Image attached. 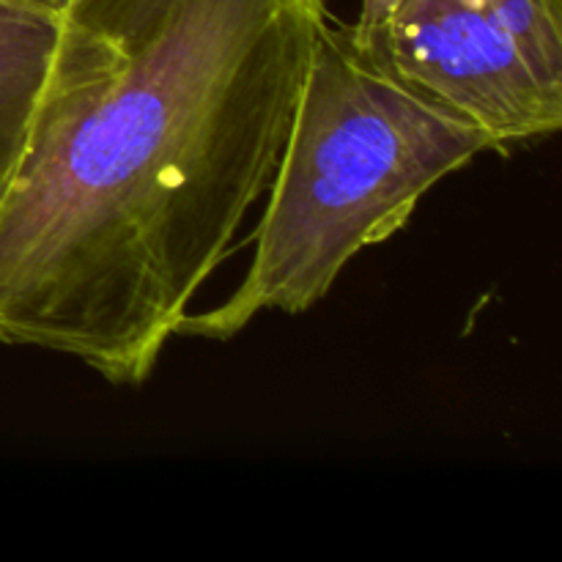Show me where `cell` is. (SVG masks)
Listing matches in <instances>:
<instances>
[{
  "label": "cell",
  "instance_id": "cell-1",
  "mask_svg": "<svg viewBox=\"0 0 562 562\" xmlns=\"http://www.w3.org/2000/svg\"><path fill=\"white\" fill-rule=\"evenodd\" d=\"M329 0H69L0 187V346L151 379L267 195Z\"/></svg>",
  "mask_w": 562,
  "mask_h": 562
},
{
  "label": "cell",
  "instance_id": "cell-7",
  "mask_svg": "<svg viewBox=\"0 0 562 562\" xmlns=\"http://www.w3.org/2000/svg\"><path fill=\"white\" fill-rule=\"evenodd\" d=\"M33 3H42V5H49V9L60 11L66 3H69V0H33Z\"/></svg>",
  "mask_w": 562,
  "mask_h": 562
},
{
  "label": "cell",
  "instance_id": "cell-4",
  "mask_svg": "<svg viewBox=\"0 0 562 562\" xmlns=\"http://www.w3.org/2000/svg\"><path fill=\"white\" fill-rule=\"evenodd\" d=\"M60 11L33 0H0V187L9 179L58 42Z\"/></svg>",
  "mask_w": 562,
  "mask_h": 562
},
{
  "label": "cell",
  "instance_id": "cell-6",
  "mask_svg": "<svg viewBox=\"0 0 562 562\" xmlns=\"http://www.w3.org/2000/svg\"><path fill=\"white\" fill-rule=\"evenodd\" d=\"M401 3H404V0H360V16H357L355 25L360 27L362 33L379 31V27L398 11Z\"/></svg>",
  "mask_w": 562,
  "mask_h": 562
},
{
  "label": "cell",
  "instance_id": "cell-5",
  "mask_svg": "<svg viewBox=\"0 0 562 562\" xmlns=\"http://www.w3.org/2000/svg\"><path fill=\"white\" fill-rule=\"evenodd\" d=\"M508 25L552 86L562 88V0H477Z\"/></svg>",
  "mask_w": 562,
  "mask_h": 562
},
{
  "label": "cell",
  "instance_id": "cell-3",
  "mask_svg": "<svg viewBox=\"0 0 562 562\" xmlns=\"http://www.w3.org/2000/svg\"><path fill=\"white\" fill-rule=\"evenodd\" d=\"M362 36L404 80L486 130L499 151L562 126V88L477 0H404L379 31Z\"/></svg>",
  "mask_w": 562,
  "mask_h": 562
},
{
  "label": "cell",
  "instance_id": "cell-2",
  "mask_svg": "<svg viewBox=\"0 0 562 562\" xmlns=\"http://www.w3.org/2000/svg\"><path fill=\"white\" fill-rule=\"evenodd\" d=\"M497 140L412 86L382 49L333 14L302 77L256 256L234 294L187 313L179 338L228 340L267 311L322 302L351 258L393 239L445 176Z\"/></svg>",
  "mask_w": 562,
  "mask_h": 562
}]
</instances>
